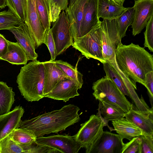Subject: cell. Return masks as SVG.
<instances>
[{
  "label": "cell",
  "mask_w": 153,
  "mask_h": 153,
  "mask_svg": "<svg viewBox=\"0 0 153 153\" xmlns=\"http://www.w3.org/2000/svg\"><path fill=\"white\" fill-rule=\"evenodd\" d=\"M125 113L118 106L99 101L98 112L96 114L100 117L111 131L114 130V129L108 126L109 121L123 118L125 117Z\"/></svg>",
  "instance_id": "44dd1931"
},
{
  "label": "cell",
  "mask_w": 153,
  "mask_h": 153,
  "mask_svg": "<svg viewBox=\"0 0 153 153\" xmlns=\"http://www.w3.org/2000/svg\"><path fill=\"white\" fill-rule=\"evenodd\" d=\"M153 56L144 48L132 43L128 45L121 43L115 52L119 69L135 89H137V82L144 85L146 74L153 71Z\"/></svg>",
  "instance_id": "6da1fadb"
},
{
  "label": "cell",
  "mask_w": 153,
  "mask_h": 153,
  "mask_svg": "<svg viewBox=\"0 0 153 153\" xmlns=\"http://www.w3.org/2000/svg\"><path fill=\"white\" fill-rule=\"evenodd\" d=\"M80 110L73 104L65 105L59 109L21 120L19 128L30 131L37 137L51 133H58L79 121Z\"/></svg>",
  "instance_id": "7a4b0ae2"
},
{
  "label": "cell",
  "mask_w": 153,
  "mask_h": 153,
  "mask_svg": "<svg viewBox=\"0 0 153 153\" xmlns=\"http://www.w3.org/2000/svg\"><path fill=\"white\" fill-rule=\"evenodd\" d=\"M144 86L147 90L152 108H153V71H150L146 74Z\"/></svg>",
  "instance_id": "74e56055"
},
{
  "label": "cell",
  "mask_w": 153,
  "mask_h": 153,
  "mask_svg": "<svg viewBox=\"0 0 153 153\" xmlns=\"http://www.w3.org/2000/svg\"><path fill=\"white\" fill-rule=\"evenodd\" d=\"M87 1L75 0L72 5L68 6L65 10L73 39L79 37L84 7Z\"/></svg>",
  "instance_id": "ac0fdd59"
},
{
  "label": "cell",
  "mask_w": 153,
  "mask_h": 153,
  "mask_svg": "<svg viewBox=\"0 0 153 153\" xmlns=\"http://www.w3.org/2000/svg\"><path fill=\"white\" fill-rule=\"evenodd\" d=\"M125 117L140 129L143 134L153 135V108L149 111H142L132 104L129 111L125 113Z\"/></svg>",
  "instance_id": "9a60e30c"
},
{
  "label": "cell",
  "mask_w": 153,
  "mask_h": 153,
  "mask_svg": "<svg viewBox=\"0 0 153 153\" xmlns=\"http://www.w3.org/2000/svg\"><path fill=\"white\" fill-rule=\"evenodd\" d=\"M24 113L23 108L19 105L9 112L0 115V141L10 134L14 129L19 128L21 118Z\"/></svg>",
  "instance_id": "e0dca14e"
},
{
  "label": "cell",
  "mask_w": 153,
  "mask_h": 153,
  "mask_svg": "<svg viewBox=\"0 0 153 153\" xmlns=\"http://www.w3.org/2000/svg\"><path fill=\"white\" fill-rule=\"evenodd\" d=\"M118 134L103 131L92 145L86 149V153H122L124 143Z\"/></svg>",
  "instance_id": "9c48e42d"
},
{
  "label": "cell",
  "mask_w": 153,
  "mask_h": 153,
  "mask_svg": "<svg viewBox=\"0 0 153 153\" xmlns=\"http://www.w3.org/2000/svg\"><path fill=\"white\" fill-rule=\"evenodd\" d=\"M98 0H87L85 3L79 37L88 33L101 21L98 16Z\"/></svg>",
  "instance_id": "2e32d148"
},
{
  "label": "cell",
  "mask_w": 153,
  "mask_h": 153,
  "mask_svg": "<svg viewBox=\"0 0 153 153\" xmlns=\"http://www.w3.org/2000/svg\"><path fill=\"white\" fill-rule=\"evenodd\" d=\"M80 58L79 59L75 67L73 66L66 62L61 60H55L54 61L56 65L68 78L83 85V75L78 71L77 68L78 62Z\"/></svg>",
  "instance_id": "83f0119b"
},
{
  "label": "cell",
  "mask_w": 153,
  "mask_h": 153,
  "mask_svg": "<svg viewBox=\"0 0 153 153\" xmlns=\"http://www.w3.org/2000/svg\"><path fill=\"white\" fill-rule=\"evenodd\" d=\"M69 0L68 6L71 7L72 5L75 0Z\"/></svg>",
  "instance_id": "b9f144b4"
},
{
  "label": "cell",
  "mask_w": 153,
  "mask_h": 153,
  "mask_svg": "<svg viewBox=\"0 0 153 153\" xmlns=\"http://www.w3.org/2000/svg\"><path fill=\"white\" fill-rule=\"evenodd\" d=\"M24 23L35 43L36 48L43 43L45 30L40 22L36 7V0H27Z\"/></svg>",
  "instance_id": "8fae6325"
},
{
  "label": "cell",
  "mask_w": 153,
  "mask_h": 153,
  "mask_svg": "<svg viewBox=\"0 0 153 153\" xmlns=\"http://www.w3.org/2000/svg\"><path fill=\"white\" fill-rule=\"evenodd\" d=\"M134 8L128 7L116 19V22L120 39L126 35L128 26L131 25L134 20Z\"/></svg>",
  "instance_id": "4316f807"
},
{
  "label": "cell",
  "mask_w": 153,
  "mask_h": 153,
  "mask_svg": "<svg viewBox=\"0 0 153 153\" xmlns=\"http://www.w3.org/2000/svg\"><path fill=\"white\" fill-rule=\"evenodd\" d=\"M22 23L20 19L8 10L0 12V30H9Z\"/></svg>",
  "instance_id": "f546056e"
},
{
  "label": "cell",
  "mask_w": 153,
  "mask_h": 153,
  "mask_svg": "<svg viewBox=\"0 0 153 153\" xmlns=\"http://www.w3.org/2000/svg\"><path fill=\"white\" fill-rule=\"evenodd\" d=\"M10 135L13 139L22 147L35 143L37 138L30 131L21 128L14 129Z\"/></svg>",
  "instance_id": "484cf974"
},
{
  "label": "cell",
  "mask_w": 153,
  "mask_h": 153,
  "mask_svg": "<svg viewBox=\"0 0 153 153\" xmlns=\"http://www.w3.org/2000/svg\"><path fill=\"white\" fill-rule=\"evenodd\" d=\"M92 88L94 91L93 95L96 100L118 106L126 113L131 109L132 104L106 76L94 82Z\"/></svg>",
  "instance_id": "277c9868"
},
{
  "label": "cell",
  "mask_w": 153,
  "mask_h": 153,
  "mask_svg": "<svg viewBox=\"0 0 153 153\" xmlns=\"http://www.w3.org/2000/svg\"><path fill=\"white\" fill-rule=\"evenodd\" d=\"M36 10L45 30L50 28L49 10L47 0H36Z\"/></svg>",
  "instance_id": "f1b7e54d"
},
{
  "label": "cell",
  "mask_w": 153,
  "mask_h": 153,
  "mask_svg": "<svg viewBox=\"0 0 153 153\" xmlns=\"http://www.w3.org/2000/svg\"><path fill=\"white\" fill-rule=\"evenodd\" d=\"M77 132L72 136L80 148L85 149L92 145L103 132L106 125L97 115L92 114L89 119L80 125Z\"/></svg>",
  "instance_id": "52a82bcc"
},
{
  "label": "cell",
  "mask_w": 153,
  "mask_h": 153,
  "mask_svg": "<svg viewBox=\"0 0 153 153\" xmlns=\"http://www.w3.org/2000/svg\"><path fill=\"white\" fill-rule=\"evenodd\" d=\"M101 22L85 35L74 39L72 46L87 59L92 58L103 64L106 62L103 56Z\"/></svg>",
  "instance_id": "5b68a950"
},
{
  "label": "cell",
  "mask_w": 153,
  "mask_h": 153,
  "mask_svg": "<svg viewBox=\"0 0 153 153\" xmlns=\"http://www.w3.org/2000/svg\"><path fill=\"white\" fill-rule=\"evenodd\" d=\"M43 43L47 46L50 53L51 59L50 60L54 61L57 56L55 45L51 28L45 30Z\"/></svg>",
  "instance_id": "e575fe53"
},
{
  "label": "cell",
  "mask_w": 153,
  "mask_h": 153,
  "mask_svg": "<svg viewBox=\"0 0 153 153\" xmlns=\"http://www.w3.org/2000/svg\"><path fill=\"white\" fill-rule=\"evenodd\" d=\"M127 8L111 0H98V17L103 19H117Z\"/></svg>",
  "instance_id": "7402d4cb"
},
{
  "label": "cell",
  "mask_w": 153,
  "mask_h": 153,
  "mask_svg": "<svg viewBox=\"0 0 153 153\" xmlns=\"http://www.w3.org/2000/svg\"><path fill=\"white\" fill-rule=\"evenodd\" d=\"M49 10L51 22H54L58 18L61 11L65 10L68 7V0H47Z\"/></svg>",
  "instance_id": "4dcf8cb0"
},
{
  "label": "cell",
  "mask_w": 153,
  "mask_h": 153,
  "mask_svg": "<svg viewBox=\"0 0 153 153\" xmlns=\"http://www.w3.org/2000/svg\"><path fill=\"white\" fill-rule=\"evenodd\" d=\"M55 42L56 56L61 54L73 44L69 20L64 10L60 13L51 28Z\"/></svg>",
  "instance_id": "ba28073f"
},
{
  "label": "cell",
  "mask_w": 153,
  "mask_h": 153,
  "mask_svg": "<svg viewBox=\"0 0 153 153\" xmlns=\"http://www.w3.org/2000/svg\"><path fill=\"white\" fill-rule=\"evenodd\" d=\"M35 143L55 149L59 153H77L81 148L72 136L68 135L37 137Z\"/></svg>",
  "instance_id": "30bf717a"
},
{
  "label": "cell",
  "mask_w": 153,
  "mask_h": 153,
  "mask_svg": "<svg viewBox=\"0 0 153 153\" xmlns=\"http://www.w3.org/2000/svg\"><path fill=\"white\" fill-rule=\"evenodd\" d=\"M103 65L106 76L111 79L125 96H129L124 81L116 70L109 63L106 62Z\"/></svg>",
  "instance_id": "d4e9b609"
},
{
  "label": "cell",
  "mask_w": 153,
  "mask_h": 153,
  "mask_svg": "<svg viewBox=\"0 0 153 153\" xmlns=\"http://www.w3.org/2000/svg\"><path fill=\"white\" fill-rule=\"evenodd\" d=\"M82 85L70 78H65L59 82L51 92L45 95L44 97L66 102L70 98L79 95L78 90Z\"/></svg>",
  "instance_id": "4fadbf2b"
},
{
  "label": "cell",
  "mask_w": 153,
  "mask_h": 153,
  "mask_svg": "<svg viewBox=\"0 0 153 153\" xmlns=\"http://www.w3.org/2000/svg\"><path fill=\"white\" fill-rule=\"evenodd\" d=\"M8 40L0 33V60L7 53L8 49Z\"/></svg>",
  "instance_id": "f35d334b"
},
{
  "label": "cell",
  "mask_w": 153,
  "mask_h": 153,
  "mask_svg": "<svg viewBox=\"0 0 153 153\" xmlns=\"http://www.w3.org/2000/svg\"><path fill=\"white\" fill-rule=\"evenodd\" d=\"M25 153L24 148L16 142L10 134L0 141V153Z\"/></svg>",
  "instance_id": "1f68e13d"
},
{
  "label": "cell",
  "mask_w": 153,
  "mask_h": 153,
  "mask_svg": "<svg viewBox=\"0 0 153 153\" xmlns=\"http://www.w3.org/2000/svg\"><path fill=\"white\" fill-rule=\"evenodd\" d=\"M9 30L14 35L19 45L25 52L28 60H37L38 54L35 52L36 48L35 41L25 23L15 26Z\"/></svg>",
  "instance_id": "5bb4252c"
},
{
  "label": "cell",
  "mask_w": 153,
  "mask_h": 153,
  "mask_svg": "<svg viewBox=\"0 0 153 153\" xmlns=\"http://www.w3.org/2000/svg\"><path fill=\"white\" fill-rule=\"evenodd\" d=\"M6 5L13 13L24 23L26 15L27 0H6Z\"/></svg>",
  "instance_id": "d6a6232c"
},
{
  "label": "cell",
  "mask_w": 153,
  "mask_h": 153,
  "mask_svg": "<svg viewBox=\"0 0 153 153\" xmlns=\"http://www.w3.org/2000/svg\"><path fill=\"white\" fill-rule=\"evenodd\" d=\"M146 29L144 32V47L148 48L151 52H153V15L146 23Z\"/></svg>",
  "instance_id": "836d02e7"
},
{
  "label": "cell",
  "mask_w": 153,
  "mask_h": 153,
  "mask_svg": "<svg viewBox=\"0 0 153 153\" xmlns=\"http://www.w3.org/2000/svg\"><path fill=\"white\" fill-rule=\"evenodd\" d=\"M114 2L119 5H123L125 0H111Z\"/></svg>",
  "instance_id": "60d3db41"
},
{
  "label": "cell",
  "mask_w": 153,
  "mask_h": 153,
  "mask_svg": "<svg viewBox=\"0 0 153 153\" xmlns=\"http://www.w3.org/2000/svg\"><path fill=\"white\" fill-rule=\"evenodd\" d=\"M133 6L134 13L131 28L135 36L141 32L153 15V0H135Z\"/></svg>",
  "instance_id": "7c38bea8"
},
{
  "label": "cell",
  "mask_w": 153,
  "mask_h": 153,
  "mask_svg": "<svg viewBox=\"0 0 153 153\" xmlns=\"http://www.w3.org/2000/svg\"><path fill=\"white\" fill-rule=\"evenodd\" d=\"M124 143L122 153H140L141 140L139 137Z\"/></svg>",
  "instance_id": "d590c367"
},
{
  "label": "cell",
  "mask_w": 153,
  "mask_h": 153,
  "mask_svg": "<svg viewBox=\"0 0 153 153\" xmlns=\"http://www.w3.org/2000/svg\"><path fill=\"white\" fill-rule=\"evenodd\" d=\"M43 63L45 71L43 90L45 96L51 92L59 82L68 77L56 65L54 61L49 60L43 62Z\"/></svg>",
  "instance_id": "d6986e66"
},
{
  "label": "cell",
  "mask_w": 153,
  "mask_h": 153,
  "mask_svg": "<svg viewBox=\"0 0 153 153\" xmlns=\"http://www.w3.org/2000/svg\"><path fill=\"white\" fill-rule=\"evenodd\" d=\"M114 130L123 139L130 140L134 137H139L143 134L142 130L126 118L111 121Z\"/></svg>",
  "instance_id": "ffe728a7"
},
{
  "label": "cell",
  "mask_w": 153,
  "mask_h": 153,
  "mask_svg": "<svg viewBox=\"0 0 153 153\" xmlns=\"http://www.w3.org/2000/svg\"><path fill=\"white\" fill-rule=\"evenodd\" d=\"M6 6V0H0V9H3Z\"/></svg>",
  "instance_id": "ab89813d"
},
{
  "label": "cell",
  "mask_w": 153,
  "mask_h": 153,
  "mask_svg": "<svg viewBox=\"0 0 153 153\" xmlns=\"http://www.w3.org/2000/svg\"><path fill=\"white\" fill-rule=\"evenodd\" d=\"M45 77L43 62L32 61L21 67L16 82L21 94L27 101H38L44 97Z\"/></svg>",
  "instance_id": "3957f363"
},
{
  "label": "cell",
  "mask_w": 153,
  "mask_h": 153,
  "mask_svg": "<svg viewBox=\"0 0 153 153\" xmlns=\"http://www.w3.org/2000/svg\"><path fill=\"white\" fill-rule=\"evenodd\" d=\"M12 88L5 82L0 81V115L9 112L14 101Z\"/></svg>",
  "instance_id": "cb8c5ba5"
},
{
  "label": "cell",
  "mask_w": 153,
  "mask_h": 153,
  "mask_svg": "<svg viewBox=\"0 0 153 153\" xmlns=\"http://www.w3.org/2000/svg\"><path fill=\"white\" fill-rule=\"evenodd\" d=\"M139 137L141 140L140 153H153V135L143 134Z\"/></svg>",
  "instance_id": "8d00e7d4"
},
{
  "label": "cell",
  "mask_w": 153,
  "mask_h": 153,
  "mask_svg": "<svg viewBox=\"0 0 153 153\" xmlns=\"http://www.w3.org/2000/svg\"><path fill=\"white\" fill-rule=\"evenodd\" d=\"M103 56L106 62L115 60V51L122 43L116 19H104L101 22Z\"/></svg>",
  "instance_id": "8992f818"
},
{
  "label": "cell",
  "mask_w": 153,
  "mask_h": 153,
  "mask_svg": "<svg viewBox=\"0 0 153 153\" xmlns=\"http://www.w3.org/2000/svg\"><path fill=\"white\" fill-rule=\"evenodd\" d=\"M1 60L7 61L13 65H25L28 61L27 55L18 42L8 41L7 53Z\"/></svg>",
  "instance_id": "603a6c76"
}]
</instances>
